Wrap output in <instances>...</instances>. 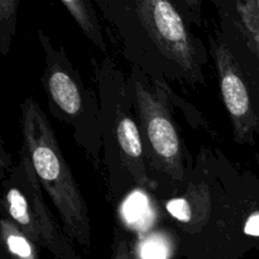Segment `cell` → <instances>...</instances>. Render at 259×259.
<instances>
[{"label": "cell", "mask_w": 259, "mask_h": 259, "mask_svg": "<svg viewBox=\"0 0 259 259\" xmlns=\"http://www.w3.org/2000/svg\"><path fill=\"white\" fill-rule=\"evenodd\" d=\"M22 133L33 169L61 215L66 235L89 248L91 228L85 199L47 116L32 98L25 99L22 104Z\"/></svg>", "instance_id": "cell-1"}, {"label": "cell", "mask_w": 259, "mask_h": 259, "mask_svg": "<svg viewBox=\"0 0 259 259\" xmlns=\"http://www.w3.org/2000/svg\"><path fill=\"white\" fill-rule=\"evenodd\" d=\"M136 4L141 23L158 50L182 70L200 77L191 37L169 0H136Z\"/></svg>", "instance_id": "cell-2"}, {"label": "cell", "mask_w": 259, "mask_h": 259, "mask_svg": "<svg viewBox=\"0 0 259 259\" xmlns=\"http://www.w3.org/2000/svg\"><path fill=\"white\" fill-rule=\"evenodd\" d=\"M136 98L151 156L159 169L171 179L181 181V143L163 98L151 93L142 82L136 83Z\"/></svg>", "instance_id": "cell-3"}, {"label": "cell", "mask_w": 259, "mask_h": 259, "mask_svg": "<svg viewBox=\"0 0 259 259\" xmlns=\"http://www.w3.org/2000/svg\"><path fill=\"white\" fill-rule=\"evenodd\" d=\"M212 53L219 75L220 91L232 120L235 139L239 143H245L252 139L257 126V115L252 108L244 76L225 43H214Z\"/></svg>", "instance_id": "cell-4"}, {"label": "cell", "mask_w": 259, "mask_h": 259, "mask_svg": "<svg viewBox=\"0 0 259 259\" xmlns=\"http://www.w3.org/2000/svg\"><path fill=\"white\" fill-rule=\"evenodd\" d=\"M20 171H22L23 180H24L25 189L28 192V200L32 206L33 215L35 218L38 227H39L40 235H42V247L47 248L48 250L55 254V257H60L65 252H67L70 248L66 244L57 232L55 220L52 214L48 211L47 206L43 200L42 191H40V182L33 169L30 158L28 156L27 151L24 149V153L22 154V163H20Z\"/></svg>", "instance_id": "cell-5"}, {"label": "cell", "mask_w": 259, "mask_h": 259, "mask_svg": "<svg viewBox=\"0 0 259 259\" xmlns=\"http://www.w3.org/2000/svg\"><path fill=\"white\" fill-rule=\"evenodd\" d=\"M116 139L120 148L123 162L137 182L146 189L154 185L149 180L143 162V146L141 134L133 119L118 111L116 115Z\"/></svg>", "instance_id": "cell-6"}, {"label": "cell", "mask_w": 259, "mask_h": 259, "mask_svg": "<svg viewBox=\"0 0 259 259\" xmlns=\"http://www.w3.org/2000/svg\"><path fill=\"white\" fill-rule=\"evenodd\" d=\"M46 85L53 103L67 115H77L82 109V98L76 81L56 63L47 61Z\"/></svg>", "instance_id": "cell-7"}, {"label": "cell", "mask_w": 259, "mask_h": 259, "mask_svg": "<svg viewBox=\"0 0 259 259\" xmlns=\"http://www.w3.org/2000/svg\"><path fill=\"white\" fill-rule=\"evenodd\" d=\"M4 206L13 223L32 240L33 244L42 245L39 227L35 222L27 195L17 187H10L5 192Z\"/></svg>", "instance_id": "cell-8"}, {"label": "cell", "mask_w": 259, "mask_h": 259, "mask_svg": "<svg viewBox=\"0 0 259 259\" xmlns=\"http://www.w3.org/2000/svg\"><path fill=\"white\" fill-rule=\"evenodd\" d=\"M2 239L13 259H37L32 240L13 222L2 219Z\"/></svg>", "instance_id": "cell-9"}, {"label": "cell", "mask_w": 259, "mask_h": 259, "mask_svg": "<svg viewBox=\"0 0 259 259\" xmlns=\"http://www.w3.org/2000/svg\"><path fill=\"white\" fill-rule=\"evenodd\" d=\"M61 2L67 8V10L71 13L73 19L78 23L85 34L98 47L105 50V42H104L103 34L99 28L98 20L94 15V12L88 5V2L86 0H61Z\"/></svg>", "instance_id": "cell-10"}, {"label": "cell", "mask_w": 259, "mask_h": 259, "mask_svg": "<svg viewBox=\"0 0 259 259\" xmlns=\"http://www.w3.org/2000/svg\"><path fill=\"white\" fill-rule=\"evenodd\" d=\"M18 0H0V53L7 56L12 47L17 24Z\"/></svg>", "instance_id": "cell-11"}, {"label": "cell", "mask_w": 259, "mask_h": 259, "mask_svg": "<svg viewBox=\"0 0 259 259\" xmlns=\"http://www.w3.org/2000/svg\"><path fill=\"white\" fill-rule=\"evenodd\" d=\"M238 12L242 20L244 34L250 42V47L254 48L259 58V20L253 12L248 0H238Z\"/></svg>", "instance_id": "cell-12"}, {"label": "cell", "mask_w": 259, "mask_h": 259, "mask_svg": "<svg viewBox=\"0 0 259 259\" xmlns=\"http://www.w3.org/2000/svg\"><path fill=\"white\" fill-rule=\"evenodd\" d=\"M110 259H133L131 248L128 245V240L119 230H115L113 253H111Z\"/></svg>", "instance_id": "cell-13"}, {"label": "cell", "mask_w": 259, "mask_h": 259, "mask_svg": "<svg viewBox=\"0 0 259 259\" xmlns=\"http://www.w3.org/2000/svg\"><path fill=\"white\" fill-rule=\"evenodd\" d=\"M164 247L161 240L149 239L143 245V257L144 259H163Z\"/></svg>", "instance_id": "cell-14"}, {"label": "cell", "mask_w": 259, "mask_h": 259, "mask_svg": "<svg viewBox=\"0 0 259 259\" xmlns=\"http://www.w3.org/2000/svg\"><path fill=\"white\" fill-rule=\"evenodd\" d=\"M245 232H247L248 234H259V215L250 218L249 222L247 223V227H245Z\"/></svg>", "instance_id": "cell-15"}, {"label": "cell", "mask_w": 259, "mask_h": 259, "mask_svg": "<svg viewBox=\"0 0 259 259\" xmlns=\"http://www.w3.org/2000/svg\"><path fill=\"white\" fill-rule=\"evenodd\" d=\"M250 4V7H252L253 12L255 13V15H257L258 20H259V0H248Z\"/></svg>", "instance_id": "cell-16"}, {"label": "cell", "mask_w": 259, "mask_h": 259, "mask_svg": "<svg viewBox=\"0 0 259 259\" xmlns=\"http://www.w3.org/2000/svg\"><path fill=\"white\" fill-rule=\"evenodd\" d=\"M57 259H76L75 255H73L72 249H68L67 252H65L63 254H61L60 257H57Z\"/></svg>", "instance_id": "cell-17"}, {"label": "cell", "mask_w": 259, "mask_h": 259, "mask_svg": "<svg viewBox=\"0 0 259 259\" xmlns=\"http://www.w3.org/2000/svg\"><path fill=\"white\" fill-rule=\"evenodd\" d=\"M187 2H189L190 3V4H196V0H187Z\"/></svg>", "instance_id": "cell-18"}]
</instances>
